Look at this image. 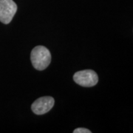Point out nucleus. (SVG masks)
Instances as JSON below:
<instances>
[{"label": "nucleus", "instance_id": "f257e3e1", "mask_svg": "<svg viewBox=\"0 0 133 133\" xmlns=\"http://www.w3.org/2000/svg\"><path fill=\"white\" fill-rule=\"evenodd\" d=\"M51 54L48 48L44 46H36L30 54V60L33 67L37 70H44L51 62Z\"/></svg>", "mask_w": 133, "mask_h": 133}, {"label": "nucleus", "instance_id": "f03ea898", "mask_svg": "<svg viewBox=\"0 0 133 133\" xmlns=\"http://www.w3.org/2000/svg\"><path fill=\"white\" fill-rule=\"evenodd\" d=\"M73 80L78 85L84 87H91L97 84L98 76L92 70H85L76 72L73 76Z\"/></svg>", "mask_w": 133, "mask_h": 133}, {"label": "nucleus", "instance_id": "7ed1b4c3", "mask_svg": "<svg viewBox=\"0 0 133 133\" xmlns=\"http://www.w3.org/2000/svg\"><path fill=\"white\" fill-rule=\"evenodd\" d=\"M17 11V5L13 0H0V22L8 24Z\"/></svg>", "mask_w": 133, "mask_h": 133}, {"label": "nucleus", "instance_id": "20e7f679", "mask_svg": "<svg viewBox=\"0 0 133 133\" xmlns=\"http://www.w3.org/2000/svg\"><path fill=\"white\" fill-rule=\"evenodd\" d=\"M55 100L51 96H44L36 99L31 105V109L36 115H44L52 109Z\"/></svg>", "mask_w": 133, "mask_h": 133}, {"label": "nucleus", "instance_id": "39448f33", "mask_svg": "<svg viewBox=\"0 0 133 133\" xmlns=\"http://www.w3.org/2000/svg\"><path fill=\"white\" fill-rule=\"evenodd\" d=\"M90 130H89L88 129L86 128H77L74 131H73V133H91Z\"/></svg>", "mask_w": 133, "mask_h": 133}]
</instances>
